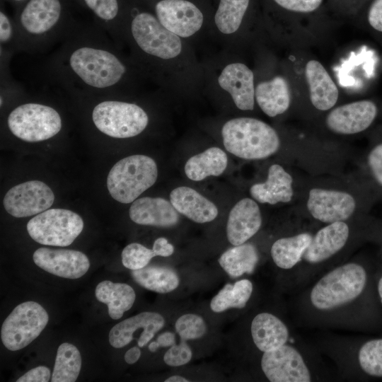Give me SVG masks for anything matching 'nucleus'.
<instances>
[{
	"mask_svg": "<svg viewBox=\"0 0 382 382\" xmlns=\"http://www.w3.org/2000/svg\"><path fill=\"white\" fill-rule=\"evenodd\" d=\"M117 47L96 23L78 21L48 58L45 72L69 93L117 96L130 71Z\"/></svg>",
	"mask_w": 382,
	"mask_h": 382,
	"instance_id": "f257e3e1",
	"label": "nucleus"
},
{
	"mask_svg": "<svg viewBox=\"0 0 382 382\" xmlns=\"http://www.w3.org/2000/svg\"><path fill=\"white\" fill-rule=\"evenodd\" d=\"M74 0H27L14 8L20 52L42 54L61 42L78 21Z\"/></svg>",
	"mask_w": 382,
	"mask_h": 382,
	"instance_id": "f03ea898",
	"label": "nucleus"
},
{
	"mask_svg": "<svg viewBox=\"0 0 382 382\" xmlns=\"http://www.w3.org/2000/svg\"><path fill=\"white\" fill-rule=\"evenodd\" d=\"M81 94L93 102L92 123L105 136L115 139L134 137L143 132L149 125L148 114L136 103L120 100L117 96Z\"/></svg>",
	"mask_w": 382,
	"mask_h": 382,
	"instance_id": "7ed1b4c3",
	"label": "nucleus"
},
{
	"mask_svg": "<svg viewBox=\"0 0 382 382\" xmlns=\"http://www.w3.org/2000/svg\"><path fill=\"white\" fill-rule=\"evenodd\" d=\"M221 135L226 149L243 159L266 158L280 146L277 132L267 123L251 117L228 120L222 127Z\"/></svg>",
	"mask_w": 382,
	"mask_h": 382,
	"instance_id": "20e7f679",
	"label": "nucleus"
},
{
	"mask_svg": "<svg viewBox=\"0 0 382 382\" xmlns=\"http://www.w3.org/2000/svg\"><path fill=\"white\" fill-rule=\"evenodd\" d=\"M125 32H129L138 50L146 56L170 59L181 52L179 36L166 28L152 12L134 5L133 0H128Z\"/></svg>",
	"mask_w": 382,
	"mask_h": 382,
	"instance_id": "39448f33",
	"label": "nucleus"
},
{
	"mask_svg": "<svg viewBox=\"0 0 382 382\" xmlns=\"http://www.w3.org/2000/svg\"><path fill=\"white\" fill-rule=\"evenodd\" d=\"M8 131L26 142H40L58 134L63 127L59 112L53 106L39 101H25L8 114Z\"/></svg>",
	"mask_w": 382,
	"mask_h": 382,
	"instance_id": "423d86ee",
	"label": "nucleus"
},
{
	"mask_svg": "<svg viewBox=\"0 0 382 382\" xmlns=\"http://www.w3.org/2000/svg\"><path fill=\"white\" fill-rule=\"evenodd\" d=\"M158 168L155 161L147 156L133 155L117 161L107 178L109 193L116 201L133 202L156 181Z\"/></svg>",
	"mask_w": 382,
	"mask_h": 382,
	"instance_id": "0eeeda50",
	"label": "nucleus"
},
{
	"mask_svg": "<svg viewBox=\"0 0 382 382\" xmlns=\"http://www.w3.org/2000/svg\"><path fill=\"white\" fill-rule=\"evenodd\" d=\"M366 273L362 266L348 263L323 277L311 293L312 304L320 310H330L357 298L363 291Z\"/></svg>",
	"mask_w": 382,
	"mask_h": 382,
	"instance_id": "6e6552de",
	"label": "nucleus"
},
{
	"mask_svg": "<svg viewBox=\"0 0 382 382\" xmlns=\"http://www.w3.org/2000/svg\"><path fill=\"white\" fill-rule=\"evenodd\" d=\"M26 228L31 238L40 244L65 247L81 233L83 221L71 210L48 209L31 219Z\"/></svg>",
	"mask_w": 382,
	"mask_h": 382,
	"instance_id": "1a4fd4ad",
	"label": "nucleus"
},
{
	"mask_svg": "<svg viewBox=\"0 0 382 382\" xmlns=\"http://www.w3.org/2000/svg\"><path fill=\"white\" fill-rule=\"evenodd\" d=\"M49 321L46 310L33 301L18 304L4 321L1 339L11 351L20 350L35 340Z\"/></svg>",
	"mask_w": 382,
	"mask_h": 382,
	"instance_id": "9d476101",
	"label": "nucleus"
},
{
	"mask_svg": "<svg viewBox=\"0 0 382 382\" xmlns=\"http://www.w3.org/2000/svg\"><path fill=\"white\" fill-rule=\"evenodd\" d=\"M168 30L179 37L194 35L202 26L204 13L191 0H142Z\"/></svg>",
	"mask_w": 382,
	"mask_h": 382,
	"instance_id": "9b49d317",
	"label": "nucleus"
},
{
	"mask_svg": "<svg viewBox=\"0 0 382 382\" xmlns=\"http://www.w3.org/2000/svg\"><path fill=\"white\" fill-rule=\"evenodd\" d=\"M54 195L51 188L40 180H30L11 187L3 200L6 211L16 218L38 214L53 204Z\"/></svg>",
	"mask_w": 382,
	"mask_h": 382,
	"instance_id": "f8f14e48",
	"label": "nucleus"
},
{
	"mask_svg": "<svg viewBox=\"0 0 382 382\" xmlns=\"http://www.w3.org/2000/svg\"><path fill=\"white\" fill-rule=\"evenodd\" d=\"M261 367L271 382H309L311 380L308 367L296 349L282 346L265 352Z\"/></svg>",
	"mask_w": 382,
	"mask_h": 382,
	"instance_id": "ddd939ff",
	"label": "nucleus"
},
{
	"mask_svg": "<svg viewBox=\"0 0 382 382\" xmlns=\"http://www.w3.org/2000/svg\"><path fill=\"white\" fill-rule=\"evenodd\" d=\"M306 205L314 219L331 224L349 219L355 210L356 202L345 192L313 188L309 191Z\"/></svg>",
	"mask_w": 382,
	"mask_h": 382,
	"instance_id": "4468645a",
	"label": "nucleus"
},
{
	"mask_svg": "<svg viewBox=\"0 0 382 382\" xmlns=\"http://www.w3.org/2000/svg\"><path fill=\"white\" fill-rule=\"evenodd\" d=\"M35 264L43 270L57 277L79 279L90 267L88 257L82 252L67 249L40 248L33 255Z\"/></svg>",
	"mask_w": 382,
	"mask_h": 382,
	"instance_id": "2eb2a0df",
	"label": "nucleus"
},
{
	"mask_svg": "<svg viewBox=\"0 0 382 382\" xmlns=\"http://www.w3.org/2000/svg\"><path fill=\"white\" fill-rule=\"evenodd\" d=\"M376 104L367 100L340 105L331 110L326 117V125L340 134H354L366 129L377 115Z\"/></svg>",
	"mask_w": 382,
	"mask_h": 382,
	"instance_id": "dca6fc26",
	"label": "nucleus"
},
{
	"mask_svg": "<svg viewBox=\"0 0 382 382\" xmlns=\"http://www.w3.org/2000/svg\"><path fill=\"white\" fill-rule=\"evenodd\" d=\"M86 9L93 22L103 29L117 46L125 34L128 12V0H74Z\"/></svg>",
	"mask_w": 382,
	"mask_h": 382,
	"instance_id": "f3484780",
	"label": "nucleus"
},
{
	"mask_svg": "<svg viewBox=\"0 0 382 382\" xmlns=\"http://www.w3.org/2000/svg\"><path fill=\"white\" fill-rule=\"evenodd\" d=\"M262 216L257 204L250 198L238 201L229 212L226 235L233 245L245 243L260 228Z\"/></svg>",
	"mask_w": 382,
	"mask_h": 382,
	"instance_id": "a211bd4d",
	"label": "nucleus"
},
{
	"mask_svg": "<svg viewBox=\"0 0 382 382\" xmlns=\"http://www.w3.org/2000/svg\"><path fill=\"white\" fill-rule=\"evenodd\" d=\"M221 88L230 93L236 107L252 110L255 103L254 75L244 64L233 63L222 70L218 78Z\"/></svg>",
	"mask_w": 382,
	"mask_h": 382,
	"instance_id": "6ab92c4d",
	"label": "nucleus"
},
{
	"mask_svg": "<svg viewBox=\"0 0 382 382\" xmlns=\"http://www.w3.org/2000/svg\"><path fill=\"white\" fill-rule=\"evenodd\" d=\"M165 320L161 314L150 311L142 312L114 325L109 332V342L115 348H122L134 340V332L143 329V345L145 346L163 328Z\"/></svg>",
	"mask_w": 382,
	"mask_h": 382,
	"instance_id": "aec40b11",
	"label": "nucleus"
},
{
	"mask_svg": "<svg viewBox=\"0 0 382 382\" xmlns=\"http://www.w3.org/2000/svg\"><path fill=\"white\" fill-rule=\"evenodd\" d=\"M129 215L132 221L140 225L170 227L179 221L178 212L171 202L161 197L135 199L130 206Z\"/></svg>",
	"mask_w": 382,
	"mask_h": 382,
	"instance_id": "412c9836",
	"label": "nucleus"
},
{
	"mask_svg": "<svg viewBox=\"0 0 382 382\" xmlns=\"http://www.w3.org/2000/svg\"><path fill=\"white\" fill-rule=\"evenodd\" d=\"M349 233V227L344 221L329 224L312 237L303 258L310 263L327 260L345 246Z\"/></svg>",
	"mask_w": 382,
	"mask_h": 382,
	"instance_id": "4be33fe9",
	"label": "nucleus"
},
{
	"mask_svg": "<svg viewBox=\"0 0 382 382\" xmlns=\"http://www.w3.org/2000/svg\"><path fill=\"white\" fill-rule=\"evenodd\" d=\"M170 202L178 212L199 224L210 222L218 215L216 206L197 190L186 186L173 190Z\"/></svg>",
	"mask_w": 382,
	"mask_h": 382,
	"instance_id": "5701e85b",
	"label": "nucleus"
},
{
	"mask_svg": "<svg viewBox=\"0 0 382 382\" xmlns=\"http://www.w3.org/2000/svg\"><path fill=\"white\" fill-rule=\"evenodd\" d=\"M292 183L291 175L280 165L273 164L269 168L266 181L253 185L250 194L254 199L262 204L289 202L294 195Z\"/></svg>",
	"mask_w": 382,
	"mask_h": 382,
	"instance_id": "b1692460",
	"label": "nucleus"
},
{
	"mask_svg": "<svg viewBox=\"0 0 382 382\" xmlns=\"http://www.w3.org/2000/svg\"><path fill=\"white\" fill-rule=\"evenodd\" d=\"M305 74L313 106L323 111L332 108L337 101L339 91L324 66L316 60H310L306 64Z\"/></svg>",
	"mask_w": 382,
	"mask_h": 382,
	"instance_id": "393cba45",
	"label": "nucleus"
},
{
	"mask_svg": "<svg viewBox=\"0 0 382 382\" xmlns=\"http://www.w3.org/2000/svg\"><path fill=\"white\" fill-rule=\"evenodd\" d=\"M250 330L255 346L263 352L282 346L289 338L284 323L269 313L257 314L252 321Z\"/></svg>",
	"mask_w": 382,
	"mask_h": 382,
	"instance_id": "a878e982",
	"label": "nucleus"
},
{
	"mask_svg": "<svg viewBox=\"0 0 382 382\" xmlns=\"http://www.w3.org/2000/svg\"><path fill=\"white\" fill-rule=\"evenodd\" d=\"M255 97L261 110L272 117L284 113L291 100L288 83L282 76L260 83L255 88Z\"/></svg>",
	"mask_w": 382,
	"mask_h": 382,
	"instance_id": "bb28decb",
	"label": "nucleus"
},
{
	"mask_svg": "<svg viewBox=\"0 0 382 382\" xmlns=\"http://www.w3.org/2000/svg\"><path fill=\"white\" fill-rule=\"evenodd\" d=\"M95 295L98 301L108 306V314L113 320L122 318L132 307L136 299L131 286L108 280L102 281L96 286Z\"/></svg>",
	"mask_w": 382,
	"mask_h": 382,
	"instance_id": "cd10ccee",
	"label": "nucleus"
},
{
	"mask_svg": "<svg viewBox=\"0 0 382 382\" xmlns=\"http://www.w3.org/2000/svg\"><path fill=\"white\" fill-rule=\"evenodd\" d=\"M228 164L226 154L220 148L210 147L190 157L185 165L187 177L193 181H200L209 176H219Z\"/></svg>",
	"mask_w": 382,
	"mask_h": 382,
	"instance_id": "c85d7f7f",
	"label": "nucleus"
},
{
	"mask_svg": "<svg viewBox=\"0 0 382 382\" xmlns=\"http://www.w3.org/2000/svg\"><path fill=\"white\" fill-rule=\"evenodd\" d=\"M312 236L308 233H302L294 236L282 238L272 245L271 256L280 268L288 270L296 265L311 243Z\"/></svg>",
	"mask_w": 382,
	"mask_h": 382,
	"instance_id": "c756f323",
	"label": "nucleus"
},
{
	"mask_svg": "<svg viewBox=\"0 0 382 382\" xmlns=\"http://www.w3.org/2000/svg\"><path fill=\"white\" fill-rule=\"evenodd\" d=\"M131 275L143 288L159 294L171 292L180 283L177 272L168 267L146 266L139 270H132Z\"/></svg>",
	"mask_w": 382,
	"mask_h": 382,
	"instance_id": "7c9ffc66",
	"label": "nucleus"
},
{
	"mask_svg": "<svg viewBox=\"0 0 382 382\" xmlns=\"http://www.w3.org/2000/svg\"><path fill=\"white\" fill-rule=\"evenodd\" d=\"M259 255L254 245L243 243L226 250L219 257V263L231 277H238L245 273H252L258 262Z\"/></svg>",
	"mask_w": 382,
	"mask_h": 382,
	"instance_id": "2f4dec72",
	"label": "nucleus"
},
{
	"mask_svg": "<svg viewBox=\"0 0 382 382\" xmlns=\"http://www.w3.org/2000/svg\"><path fill=\"white\" fill-rule=\"evenodd\" d=\"M81 356L79 350L72 344H61L57 352L52 382H74L81 368Z\"/></svg>",
	"mask_w": 382,
	"mask_h": 382,
	"instance_id": "473e14b6",
	"label": "nucleus"
},
{
	"mask_svg": "<svg viewBox=\"0 0 382 382\" xmlns=\"http://www.w3.org/2000/svg\"><path fill=\"white\" fill-rule=\"evenodd\" d=\"M253 292V284L246 279L239 280L234 284H226L212 299L211 309L221 313L231 308H243Z\"/></svg>",
	"mask_w": 382,
	"mask_h": 382,
	"instance_id": "72a5a7b5",
	"label": "nucleus"
},
{
	"mask_svg": "<svg viewBox=\"0 0 382 382\" xmlns=\"http://www.w3.org/2000/svg\"><path fill=\"white\" fill-rule=\"evenodd\" d=\"M250 0H219L214 23L224 34L238 30L248 9Z\"/></svg>",
	"mask_w": 382,
	"mask_h": 382,
	"instance_id": "f704fd0d",
	"label": "nucleus"
},
{
	"mask_svg": "<svg viewBox=\"0 0 382 382\" xmlns=\"http://www.w3.org/2000/svg\"><path fill=\"white\" fill-rule=\"evenodd\" d=\"M18 36L13 17L5 9H0V57L1 61L10 62L11 57L19 52Z\"/></svg>",
	"mask_w": 382,
	"mask_h": 382,
	"instance_id": "c9c22d12",
	"label": "nucleus"
},
{
	"mask_svg": "<svg viewBox=\"0 0 382 382\" xmlns=\"http://www.w3.org/2000/svg\"><path fill=\"white\" fill-rule=\"evenodd\" d=\"M358 359L365 373L382 377V339L371 340L364 343L359 349Z\"/></svg>",
	"mask_w": 382,
	"mask_h": 382,
	"instance_id": "e433bc0d",
	"label": "nucleus"
},
{
	"mask_svg": "<svg viewBox=\"0 0 382 382\" xmlns=\"http://www.w3.org/2000/svg\"><path fill=\"white\" fill-rule=\"evenodd\" d=\"M156 256L153 249L132 243L127 245L122 252V265L131 270H137L147 266L150 260Z\"/></svg>",
	"mask_w": 382,
	"mask_h": 382,
	"instance_id": "4c0bfd02",
	"label": "nucleus"
},
{
	"mask_svg": "<svg viewBox=\"0 0 382 382\" xmlns=\"http://www.w3.org/2000/svg\"><path fill=\"white\" fill-rule=\"evenodd\" d=\"M175 329L180 339L195 340L204 335L207 325L201 316L193 313H187L177 319Z\"/></svg>",
	"mask_w": 382,
	"mask_h": 382,
	"instance_id": "58836bf2",
	"label": "nucleus"
},
{
	"mask_svg": "<svg viewBox=\"0 0 382 382\" xmlns=\"http://www.w3.org/2000/svg\"><path fill=\"white\" fill-rule=\"evenodd\" d=\"M187 340L180 339L179 344L171 346L163 356L164 362L170 366H180L187 364L192 353Z\"/></svg>",
	"mask_w": 382,
	"mask_h": 382,
	"instance_id": "ea45409f",
	"label": "nucleus"
},
{
	"mask_svg": "<svg viewBox=\"0 0 382 382\" xmlns=\"http://www.w3.org/2000/svg\"><path fill=\"white\" fill-rule=\"evenodd\" d=\"M277 5L284 9L307 13L317 9L323 0H273Z\"/></svg>",
	"mask_w": 382,
	"mask_h": 382,
	"instance_id": "a19ab883",
	"label": "nucleus"
},
{
	"mask_svg": "<svg viewBox=\"0 0 382 382\" xmlns=\"http://www.w3.org/2000/svg\"><path fill=\"white\" fill-rule=\"evenodd\" d=\"M367 163L372 176L382 186V143L371 150L367 157Z\"/></svg>",
	"mask_w": 382,
	"mask_h": 382,
	"instance_id": "79ce46f5",
	"label": "nucleus"
},
{
	"mask_svg": "<svg viewBox=\"0 0 382 382\" xmlns=\"http://www.w3.org/2000/svg\"><path fill=\"white\" fill-rule=\"evenodd\" d=\"M51 378V372L48 367L45 366H39L33 368L18 379L17 382H47Z\"/></svg>",
	"mask_w": 382,
	"mask_h": 382,
	"instance_id": "37998d69",
	"label": "nucleus"
},
{
	"mask_svg": "<svg viewBox=\"0 0 382 382\" xmlns=\"http://www.w3.org/2000/svg\"><path fill=\"white\" fill-rule=\"evenodd\" d=\"M368 21L375 30L382 32V0H375L370 6Z\"/></svg>",
	"mask_w": 382,
	"mask_h": 382,
	"instance_id": "c03bdc74",
	"label": "nucleus"
},
{
	"mask_svg": "<svg viewBox=\"0 0 382 382\" xmlns=\"http://www.w3.org/2000/svg\"><path fill=\"white\" fill-rule=\"evenodd\" d=\"M152 249L156 256L168 257L174 253V247L166 238H158L154 243Z\"/></svg>",
	"mask_w": 382,
	"mask_h": 382,
	"instance_id": "a18cd8bd",
	"label": "nucleus"
},
{
	"mask_svg": "<svg viewBox=\"0 0 382 382\" xmlns=\"http://www.w3.org/2000/svg\"><path fill=\"white\" fill-rule=\"evenodd\" d=\"M156 342L159 347H171L175 344V335L171 332H165L158 336Z\"/></svg>",
	"mask_w": 382,
	"mask_h": 382,
	"instance_id": "49530a36",
	"label": "nucleus"
},
{
	"mask_svg": "<svg viewBox=\"0 0 382 382\" xmlns=\"http://www.w3.org/2000/svg\"><path fill=\"white\" fill-rule=\"evenodd\" d=\"M141 356V351L138 347H133L128 349L125 354V360L129 364L137 362Z\"/></svg>",
	"mask_w": 382,
	"mask_h": 382,
	"instance_id": "de8ad7c7",
	"label": "nucleus"
},
{
	"mask_svg": "<svg viewBox=\"0 0 382 382\" xmlns=\"http://www.w3.org/2000/svg\"><path fill=\"white\" fill-rule=\"evenodd\" d=\"M188 381L189 380L178 375H174V376H170L165 380V382H188Z\"/></svg>",
	"mask_w": 382,
	"mask_h": 382,
	"instance_id": "09e8293b",
	"label": "nucleus"
},
{
	"mask_svg": "<svg viewBox=\"0 0 382 382\" xmlns=\"http://www.w3.org/2000/svg\"><path fill=\"white\" fill-rule=\"evenodd\" d=\"M5 1L9 2L14 7V8H16V7L23 4L27 0H5Z\"/></svg>",
	"mask_w": 382,
	"mask_h": 382,
	"instance_id": "8fccbe9b",
	"label": "nucleus"
},
{
	"mask_svg": "<svg viewBox=\"0 0 382 382\" xmlns=\"http://www.w3.org/2000/svg\"><path fill=\"white\" fill-rule=\"evenodd\" d=\"M158 347H159V345H158V342H156V341L151 342L149 345V349L151 352H156L158 349Z\"/></svg>",
	"mask_w": 382,
	"mask_h": 382,
	"instance_id": "3c124183",
	"label": "nucleus"
},
{
	"mask_svg": "<svg viewBox=\"0 0 382 382\" xmlns=\"http://www.w3.org/2000/svg\"><path fill=\"white\" fill-rule=\"evenodd\" d=\"M378 291L382 303V276L378 284Z\"/></svg>",
	"mask_w": 382,
	"mask_h": 382,
	"instance_id": "603ef678",
	"label": "nucleus"
}]
</instances>
